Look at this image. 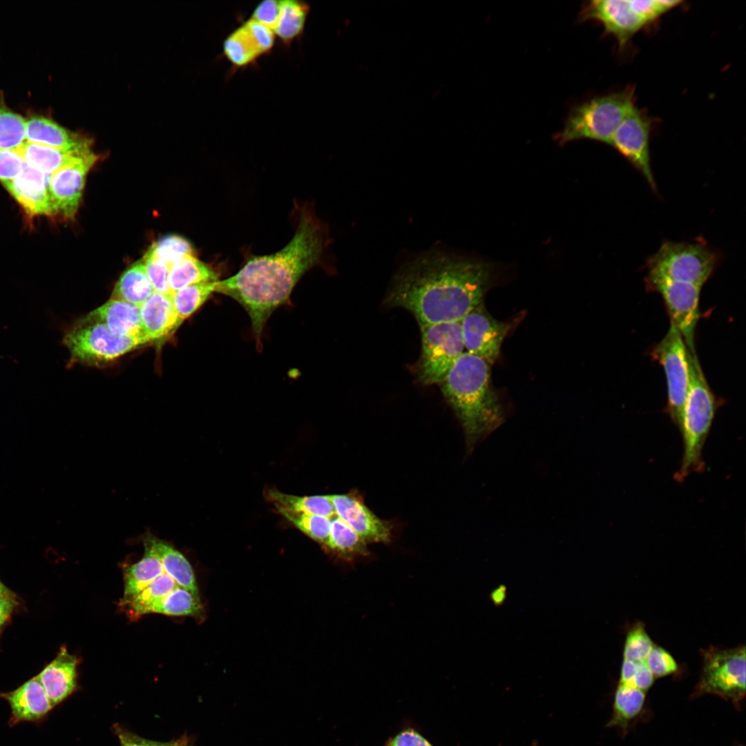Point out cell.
<instances>
[{
    "label": "cell",
    "mask_w": 746,
    "mask_h": 746,
    "mask_svg": "<svg viewBox=\"0 0 746 746\" xmlns=\"http://www.w3.org/2000/svg\"><path fill=\"white\" fill-rule=\"evenodd\" d=\"M645 692L629 686L618 685L613 704V714L609 725H624L641 711Z\"/></svg>",
    "instance_id": "35"
},
{
    "label": "cell",
    "mask_w": 746,
    "mask_h": 746,
    "mask_svg": "<svg viewBox=\"0 0 746 746\" xmlns=\"http://www.w3.org/2000/svg\"><path fill=\"white\" fill-rule=\"evenodd\" d=\"M638 664V661L624 659L619 685H627L631 681L637 670Z\"/></svg>",
    "instance_id": "50"
},
{
    "label": "cell",
    "mask_w": 746,
    "mask_h": 746,
    "mask_svg": "<svg viewBox=\"0 0 746 746\" xmlns=\"http://www.w3.org/2000/svg\"><path fill=\"white\" fill-rule=\"evenodd\" d=\"M688 389L680 432L683 454L679 469L674 474L681 482L691 472L705 469L702 450L714 419L718 402L705 377L696 354L687 353Z\"/></svg>",
    "instance_id": "4"
},
{
    "label": "cell",
    "mask_w": 746,
    "mask_h": 746,
    "mask_svg": "<svg viewBox=\"0 0 746 746\" xmlns=\"http://www.w3.org/2000/svg\"><path fill=\"white\" fill-rule=\"evenodd\" d=\"M171 746H190L188 741L183 738L170 743Z\"/></svg>",
    "instance_id": "53"
},
{
    "label": "cell",
    "mask_w": 746,
    "mask_h": 746,
    "mask_svg": "<svg viewBox=\"0 0 746 746\" xmlns=\"http://www.w3.org/2000/svg\"><path fill=\"white\" fill-rule=\"evenodd\" d=\"M10 590H9L0 580V596L12 594Z\"/></svg>",
    "instance_id": "52"
},
{
    "label": "cell",
    "mask_w": 746,
    "mask_h": 746,
    "mask_svg": "<svg viewBox=\"0 0 746 746\" xmlns=\"http://www.w3.org/2000/svg\"><path fill=\"white\" fill-rule=\"evenodd\" d=\"M218 280L216 273L194 255L183 257L169 269V284L171 294L194 284Z\"/></svg>",
    "instance_id": "28"
},
{
    "label": "cell",
    "mask_w": 746,
    "mask_h": 746,
    "mask_svg": "<svg viewBox=\"0 0 746 746\" xmlns=\"http://www.w3.org/2000/svg\"><path fill=\"white\" fill-rule=\"evenodd\" d=\"M304 534L325 546L331 529V518L324 516L278 510Z\"/></svg>",
    "instance_id": "37"
},
{
    "label": "cell",
    "mask_w": 746,
    "mask_h": 746,
    "mask_svg": "<svg viewBox=\"0 0 746 746\" xmlns=\"http://www.w3.org/2000/svg\"><path fill=\"white\" fill-rule=\"evenodd\" d=\"M682 2L677 0H627L631 9L645 25L654 21L665 12L680 5Z\"/></svg>",
    "instance_id": "40"
},
{
    "label": "cell",
    "mask_w": 746,
    "mask_h": 746,
    "mask_svg": "<svg viewBox=\"0 0 746 746\" xmlns=\"http://www.w3.org/2000/svg\"><path fill=\"white\" fill-rule=\"evenodd\" d=\"M26 142V119L0 102V150H16Z\"/></svg>",
    "instance_id": "36"
},
{
    "label": "cell",
    "mask_w": 746,
    "mask_h": 746,
    "mask_svg": "<svg viewBox=\"0 0 746 746\" xmlns=\"http://www.w3.org/2000/svg\"><path fill=\"white\" fill-rule=\"evenodd\" d=\"M178 584L166 573H162L135 596L122 600L121 604L128 606L133 615L139 617L149 613L151 606L173 591Z\"/></svg>",
    "instance_id": "33"
},
{
    "label": "cell",
    "mask_w": 746,
    "mask_h": 746,
    "mask_svg": "<svg viewBox=\"0 0 746 746\" xmlns=\"http://www.w3.org/2000/svg\"><path fill=\"white\" fill-rule=\"evenodd\" d=\"M151 746H171L170 743L151 742Z\"/></svg>",
    "instance_id": "54"
},
{
    "label": "cell",
    "mask_w": 746,
    "mask_h": 746,
    "mask_svg": "<svg viewBox=\"0 0 746 746\" xmlns=\"http://www.w3.org/2000/svg\"><path fill=\"white\" fill-rule=\"evenodd\" d=\"M140 309L144 332L151 341L171 334L182 323L174 307L172 294L154 291Z\"/></svg>",
    "instance_id": "20"
},
{
    "label": "cell",
    "mask_w": 746,
    "mask_h": 746,
    "mask_svg": "<svg viewBox=\"0 0 746 746\" xmlns=\"http://www.w3.org/2000/svg\"><path fill=\"white\" fill-rule=\"evenodd\" d=\"M336 515L347 523L367 543H388L392 527L378 517L356 492L330 495Z\"/></svg>",
    "instance_id": "16"
},
{
    "label": "cell",
    "mask_w": 746,
    "mask_h": 746,
    "mask_svg": "<svg viewBox=\"0 0 746 746\" xmlns=\"http://www.w3.org/2000/svg\"><path fill=\"white\" fill-rule=\"evenodd\" d=\"M150 342L148 337L117 336L104 324L85 318L68 329L63 338L70 353V365H103Z\"/></svg>",
    "instance_id": "8"
},
{
    "label": "cell",
    "mask_w": 746,
    "mask_h": 746,
    "mask_svg": "<svg viewBox=\"0 0 746 746\" xmlns=\"http://www.w3.org/2000/svg\"><path fill=\"white\" fill-rule=\"evenodd\" d=\"M745 646L701 650L702 667L697 691L737 702L745 694Z\"/></svg>",
    "instance_id": "9"
},
{
    "label": "cell",
    "mask_w": 746,
    "mask_h": 746,
    "mask_svg": "<svg viewBox=\"0 0 746 746\" xmlns=\"http://www.w3.org/2000/svg\"><path fill=\"white\" fill-rule=\"evenodd\" d=\"M421 350L411 367L422 385H440L465 352L460 322L419 325Z\"/></svg>",
    "instance_id": "7"
},
{
    "label": "cell",
    "mask_w": 746,
    "mask_h": 746,
    "mask_svg": "<svg viewBox=\"0 0 746 746\" xmlns=\"http://www.w3.org/2000/svg\"><path fill=\"white\" fill-rule=\"evenodd\" d=\"M687 353L680 333L671 323L651 352L663 367L667 385V414L679 430L688 389Z\"/></svg>",
    "instance_id": "11"
},
{
    "label": "cell",
    "mask_w": 746,
    "mask_h": 746,
    "mask_svg": "<svg viewBox=\"0 0 746 746\" xmlns=\"http://www.w3.org/2000/svg\"><path fill=\"white\" fill-rule=\"evenodd\" d=\"M10 709L8 725L21 723L41 724L54 708L37 676L26 681L14 690L1 692Z\"/></svg>",
    "instance_id": "17"
},
{
    "label": "cell",
    "mask_w": 746,
    "mask_h": 746,
    "mask_svg": "<svg viewBox=\"0 0 746 746\" xmlns=\"http://www.w3.org/2000/svg\"><path fill=\"white\" fill-rule=\"evenodd\" d=\"M465 350L490 365L497 359L501 346L510 325L494 318L484 302L470 310L460 321Z\"/></svg>",
    "instance_id": "13"
},
{
    "label": "cell",
    "mask_w": 746,
    "mask_h": 746,
    "mask_svg": "<svg viewBox=\"0 0 746 746\" xmlns=\"http://www.w3.org/2000/svg\"><path fill=\"white\" fill-rule=\"evenodd\" d=\"M645 283L648 290L662 296L670 323L680 333L689 352L696 354L694 339L702 287L649 272Z\"/></svg>",
    "instance_id": "10"
},
{
    "label": "cell",
    "mask_w": 746,
    "mask_h": 746,
    "mask_svg": "<svg viewBox=\"0 0 746 746\" xmlns=\"http://www.w3.org/2000/svg\"><path fill=\"white\" fill-rule=\"evenodd\" d=\"M165 573L159 558L144 548V557L127 568L124 572V590L122 600L131 598Z\"/></svg>",
    "instance_id": "29"
},
{
    "label": "cell",
    "mask_w": 746,
    "mask_h": 746,
    "mask_svg": "<svg viewBox=\"0 0 746 746\" xmlns=\"http://www.w3.org/2000/svg\"><path fill=\"white\" fill-rule=\"evenodd\" d=\"M50 176V174L32 168L25 162L18 176L2 184L29 216H51Z\"/></svg>",
    "instance_id": "18"
},
{
    "label": "cell",
    "mask_w": 746,
    "mask_h": 746,
    "mask_svg": "<svg viewBox=\"0 0 746 746\" xmlns=\"http://www.w3.org/2000/svg\"><path fill=\"white\" fill-rule=\"evenodd\" d=\"M645 661L654 677L672 674L678 669L673 657L664 649L658 646H653Z\"/></svg>",
    "instance_id": "42"
},
{
    "label": "cell",
    "mask_w": 746,
    "mask_h": 746,
    "mask_svg": "<svg viewBox=\"0 0 746 746\" xmlns=\"http://www.w3.org/2000/svg\"><path fill=\"white\" fill-rule=\"evenodd\" d=\"M97 160L92 151L50 174L48 189L52 216L65 220L75 216L87 174Z\"/></svg>",
    "instance_id": "14"
},
{
    "label": "cell",
    "mask_w": 746,
    "mask_h": 746,
    "mask_svg": "<svg viewBox=\"0 0 746 746\" xmlns=\"http://www.w3.org/2000/svg\"><path fill=\"white\" fill-rule=\"evenodd\" d=\"M143 261L147 276L155 291L172 294L169 284L170 267L158 259L149 249L146 252Z\"/></svg>",
    "instance_id": "41"
},
{
    "label": "cell",
    "mask_w": 746,
    "mask_h": 746,
    "mask_svg": "<svg viewBox=\"0 0 746 746\" xmlns=\"http://www.w3.org/2000/svg\"><path fill=\"white\" fill-rule=\"evenodd\" d=\"M651 129V119L635 106L617 128L610 144L642 175L651 189L656 192L649 151Z\"/></svg>",
    "instance_id": "12"
},
{
    "label": "cell",
    "mask_w": 746,
    "mask_h": 746,
    "mask_svg": "<svg viewBox=\"0 0 746 746\" xmlns=\"http://www.w3.org/2000/svg\"><path fill=\"white\" fill-rule=\"evenodd\" d=\"M309 6L298 0L280 1V12L278 24L274 32L284 44L289 45L298 38L305 28Z\"/></svg>",
    "instance_id": "31"
},
{
    "label": "cell",
    "mask_w": 746,
    "mask_h": 746,
    "mask_svg": "<svg viewBox=\"0 0 746 746\" xmlns=\"http://www.w3.org/2000/svg\"><path fill=\"white\" fill-rule=\"evenodd\" d=\"M169 267L187 255H193L190 242L178 235H168L154 242L149 249Z\"/></svg>",
    "instance_id": "38"
},
{
    "label": "cell",
    "mask_w": 746,
    "mask_h": 746,
    "mask_svg": "<svg viewBox=\"0 0 746 746\" xmlns=\"http://www.w3.org/2000/svg\"><path fill=\"white\" fill-rule=\"evenodd\" d=\"M244 24L251 34L262 55L269 52L274 45V32L251 19L244 22Z\"/></svg>",
    "instance_id": "45"
},
{
    "label": "cell",
    "mask_w": 746,
    "mask_h": 746,
    "mask_svg": "<svg viewBox=\"0 0 746 746\" xmlns=\"http://www.w3.org/2000/svg\"><path fill=\"white\" fill-rule=\"evenodd\" d=\"M492 280L490 264L432 249L401 265L384 304L408 310L419 325L460 322L484 302Z\"/></svg>",
    "instance_id": "1"
},
{
    "label": "cell",
    "mask_w": 746,
    "mask_h": 746,
    "mask_svg": "<svg viewBox=\"0 0 746 746\" xmlns=\"http://www.w3.org/2000/svg\"><path fill=\"white\" fill-rule=\"evenodd\" d=\"M280 12V1L264 0L256 6L250 19L274 31L278 22Z\"/></svg>",
    "instance_id": "43"
},
{
    "label": "cell",
    "mask_w": 746,
    "mask_h": 746,
    "mask_svg": "<svg viewBox=\"0 0 746 746\" xmlns=\"http://www.w3.org/2000/svg\"><path fill=\"white\" fill-rule=\"evenodd\" d=\"M635 89L595 97L575 106L556 139L564 144L578 139L611 144L617 128L635 106Z\"/></svg>",
    "instance_id": "5"
},
{
    "label": "cell",
    "mask_w": 746,
    "mask_h": 746,
    "mask_svg": "<svg viewBox=\"0 0 746 746\" xmlns=\"http://www.w3.org/2000/svg\"><path fill=\"white\" fill-rule=\"evenodd\" d=\"M30 166L47 174L86 156L90 147L64 150L24 142L15 150Z\"/></svg>",
    "instance_id": "24"
},
{
    "label": "cell",
    "mask_w": 746,
    "mask_h": 746,
    "mask_svg": "<svg viewBox=\"0 0 746 746\" xmlns=\"http://www.w3.org/2000/svg\"><path fill=\"white\" fill-rule=\"evenodd\" d=\"M266 499L278 510L312 514L332 518L336 515L330 495L297 496L275 489L266 491Z\"/></svg>",
    "instance_id": "26"
},
{
    "label": "cell",
    "mask_w": 746,
    "mask_h": 746,
    "mask_svg": "<svg viewBox=\"0 0 746 746\" xmlns=\"http://www.w3.org/2000/svg\"><path fill=\"white\" fill-rule=\"evenodd\" d=\"M202 611L200 599L189 591L178 586L154 603L149 609V613L199 617Z\"/></svg>",
    "instance_id": "32"
},
{
    "label": "cell",
    "mask_w": 746,
    "mask_h": 746,
    "mask_svg": "<svg viewBox=\"0 0 746 746\" xmlns=\"http://www.w3.org/2000/svg\"><path fill=\"white\" fill-rule=\"evenodd\" d=\"M143 542L144 548L159 558L164 572L173 579L178 586L200 598L195 575L186 558L168 543L151 534L145 535Z\"/></svg>",
    "instance_id": "23"
},
{
    "label": "cell",
    "mask_w": 746,
    "mask_h": 746,
    "mask_svg": "<svg viewBox=\"0 0 746 746\" xmlns=\"http://www.w3.org/2000/svg\"><path fill=\"white\" fill-rule=\"evenodd\" d=\"M121 746H151V740H145L123 729H116Z\"/></svg>",
    "instance_id": "49"
},
{
    "label": "cell",
    "mask_w": 746,
    "mask_h": 746,
    "mask_svg": "<svg viewBox=\"0 0 746 746\" xmlns=\"http://www.w3.org/2000/svg\"><path fill=\"white\" fill-rule=\"evenodd\" d=\"M18 604L14 593L0 596V629L10 618Z\"/></svg>",
    "instance_id": "48"
},
{
    "label": "cell",
    "mask_w": 746,
    "mask_h": 746,
    "mask_svg": "<svg viewBox=\"0 0 746 746\" xmlns=\"http://www.w3.org/2000/svg\"><path fill=\"white\" fill-rule=\"evenodd\" d=\"M223 52L236 68L246 67L262 55L244 23L231 32L223 42Z\"/></svg>",
    "instance_id": "30"
},
{
    "label": "cell",
    "mask_w": 746,
    "mask_h": 746,
    "mask_svg": "<svg viewBox=\"0 0 746 746\" xmlns=\"http://www.w3.org/2000/svg\"><path fill=\"white\" fill-rule=\"evenodd\" d=\"M654 676L648 667L645 660L638 661L637 670L627 686L639 689L643 691L648 690L653 685Z\"/></svg>",
    "instance_id": "47"
},
{
    "label": "cell",
    "mask_w": 746,
    "mask_h": 746,
    "mask_svg": "<svg viewBox=\"0 0 746 746\" xmlns=\"http://www.w3.org/2000/svg\"><path fill=\"white\" fill-rule=\"evenodd\" d=\"M154 291L141 259L123 272L114 287L111 298L140 307Z\"/></svg>",
    "instance_id": "25"
},
{
    "label": "cell",
    "mask_w": 746,
    "mask_h": 746,
    "mask_svg": "<svg viewBox=\"0 0 746 746\" xmlns=\"http://www.w3.org/2000/svg\"><path fill=\"white\" fill-rule=\"evenodd\" d=\"M85 318L104 324L117 336L147 337L142 328L140 307L123 300L110 298Z\"/></svg>",
    "instance_id": "21"
},
{
    "label": "cell",
    "mask_w": 746,
    "mask_h": 746,
    "mask_svg": "<svg viewBox=\"0 0 746 746\" xmlns=\"http://www.w3.org/2000/svg\"><path fill=\"white\" fill-rule=\"evenodd\" d=\"M367 543L347 523L334 515L331 518V529L325 546L347 560L367 556Z\"/></svg>",
    "instance_id": "27"
},
{
    "label": "cell",
    "mask_w": 746,
    "mask_h": 746,
    "mask_svg": "<svg viewBox=\"0 0 746 746\" xmlns=\"http://www.w3.org/2000/svg\"><path fill=\"white\" fill-rule=\"evenodd\" d=\"M218 280L194 284L172 294L174 307L182 322L195 312L215 292Z\"/></svg>",
    "instance_id": "34"
},
{
    "label": "cell",
    "mask_w": 746,
    "mask_h": 746,
    "mask_svg": "<svg viewBox=\"0 0 746 746\" xmlns=\"http://www.w3.org/2000/svg\"><path fill=\"white\" fill-rule=\"evenodd\" d=\"M24 163L15 151L0 150V181L4 182L18 176Z\"/></svg>",
    "instance_id": "44"
},
{
    "label": "cell",
    "mask_w": 746,
    "mask_h": 746,
    "mask_svg": "<svg viewBox=\"0 0 746 746\" xmlns=\"http://www.w3.org/2000/svg\"><path fill=\"white\" fill-rule=\"evenodd\" d=\"M77 664V658L62 647L56 658L37 675L54 708L76 689Z\"/></svg>",
    "instance_id": "19"
},
{
    "label": "cell",
    "mask_w": 746,
    "mask_h": 746,
    "mask_svg": "<svg viewBox=\"0 0 746 746\" xmlns=\"http://www.w3.org/2000/svg\"><path fill=\"white\" fill-rule=\"evenodd\" d=\"M384 746H432L418 731L412 728L401 731L390 738Z\"/></svg>",
    "instance_id": "46"
},
{
    "label": "cell",
    "mask_w": 746,
    "mask_h": 746,
    "mask_svg": "<svg viewBox=\"0 0 746 746\" xmlns=\"http://www.w3.org/2000/svg\"><path fill=\"white\" fill-rule=\"evenodd\" d=\"M26 141L64 150L89 148L91 144L88 138L41 116H32L26 119Z\"/></svg>",
    "instance_id": "22"
},
{
    "label": "cell",
    "mask_w": 746,
    "mask_h": 746,
    "mask_svg": "<svg viewBox=\"0 0 746 746\" xmlns=\"http://www.w3.org/2000/svg\"><path fill=\"white\" fill-rule=\"evenodd\" d=\"M600 22L606 34L617 40L620 50L625 48L633 35L646 25L629 7L627 0H594L582 6L578 16L581 22Z\"/></svg>",
    "instance_id": "15"
},
{
    "label": "cell",
    "mask_w": 746,
    "mask_h": 746,
    "mask_svg": "<svg viewBox=\"0 0 746 746\" xmlns=\"http://www.w3.org/2000/svg\"><path fill=\"white\" fill-rule=\"evenodd\" d=\"M327 238L321 221L309 210L303 211L296 233L285 247L249 259L236 274L218 280L215 292L242 306L259 339L272 312L287 301L300 278L321 262Z\"/></svg>",
    "instance_id": "2"
},
{
    "label": "cell",
    "mask_w": 746,
    "mask_h": 746,
    "mask_svg": "<svg viewBox=\"0 0 746 746\" xmlns=\"http://www.w3.org/2000/svg\"><path fill=\"white\" fill-rule=\"evenodd\" d=\"M654 644L641 622L633 624L625 638L624 659L635 661L645 660Z\"/></svg>",
    "instance_id": "39"
},
{
    "label": "cell",
    "mask_w": 746,
    "mask_h": 746,
    "mask_svg": "<svg viewBox=\"0 0 746 746\" xmlns=\"http://www.w3.org/2000/svg\"><path fill=\"white\" fill-rule=\"evenodd\" d=\"M506 587L504 585H500L490 592V599L494 605L498 606L504 603L506 598Z\"/></svg>",
    "instance_id": "51"
},
{
    "label": "cell",
    "mask_w": 746,
    "mask_h": 746,
    "mask_svg": "<svg viewBox=\"0 0 746 746\" xmlns=\"http://www.w3.org/2000/svg\"><path fill=\"white\" fill-rule=\"evenodd\" d=\"M490 366L464 352L439 385L463 428L469 452L505 421L501 403L492 387Z\"/></svg>",
    "instance_id": "3"
},
{
    "label": "cell",
    "mask_w": 746,
    "mask_h": 746,
    "mask_svg": "<svg viewBox=\"0 0 746 746\" xmlns=\"http://www.w3.org/2000/svg\"><path fill=\"white\" fill-rule=\"evenodd\" d=\"M720 254L702 241L664 242L647 261L649 273L702 287L711 277Z\"/></svg>",
    "instance_id": "6"
}]
</instances>
